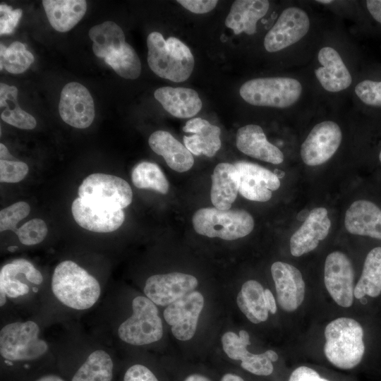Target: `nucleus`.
I'll return each instance as SVG.
<instances>
[{"label":"nucleus","mask_w":381,"mask_h":381,"mask_svg":"<svg viewBox=\"0 0 381 381\" xmlns=\"http://www.w3.org/2000/svg\"><path fill=\"white\" fill-rule=\"evenodd\" d=\"M52 290L59 301L75 310L90 308L101 294L98 281L71 260L62 261L55 267Z\"/></svg>","instance_id":"1"},{"label":"nucleus","mask_w":381,"mask_h":381,"mask_svg":"<svg viewBox=\"0 0 381 381\" xmlns=\"http://www.w3.org/2000/svg\"><path fill=\"white\" fill-rule=\"evenodd\" d=\"M147 63L158 76L173 82L186 80L191 75L195 60L190 49L181 40L170 37L167 40L158 32L147 39Z\"/></svg>","instance_id":"2"},{"label":"nucleus","mask_w":381,"mask_h":381,"mask_svg":"<svg viewBox=\"0 0 381 381\" xmlns=\"http://www.w3.org/2000/svg\"><path fill=\"white\" fill-rule=\"evenodd\" d=\"M324 352L328 361L341 369H351L361 361L365 345L361 325L355 320L339 318L325 327Z\"/></svg>","instance_id":"3"},{"label":"nucleus","mask_w":381,"mask_h":381,"mask_svg":"<svg viewBox=\"0 0 381 381\" xmlns=\"http://www.w3.org/2000/svg\"><path fill=\"white\" fill-rule=\"evenodd\" d=\"M195 231L210 238L218 237L232 241L249 234L254 227L251 214L243 210H222L203 207L197 210L192 219Z\"/></svg>","instance_id":"4"},{"label":"nucleus","mask_w":381,"mask_h":381,"mask_svg":"<svg viewBox=\"0 0 381 381\" xmlns=\"http://www.w3.org/2000/svg\"><path fill=\"white\" fill-rule=\"evenodd\" d=\"M239 92L246 102L254 106L286 108L298 100L302 85L292 78H258L245 82Z\"/></svg>","instance_id":"5"},{"label":"nucleus","mask_w":381,"mask_h":381,"mask_svg":"<svg viewBox=\"0 0 381 381\" xmlns=\"http://www.w3.org/2000/svg\"><path fill=\"white\" fill-rule=\"evenodd\" d=\"M38 325L32 320L14 322L0 331V353L11 361H31L42 356L49 349L40 339Z\"/></svg>","instance_id":"6"},{"label":"nucleus","mask_w":381,"mask_h":381,"mask_svg":"<svg viewBox=\"0 0 381 381\" xmlns=\"http://www.w3.org/2000/svg\"><path fill=\"white\" fill-rule=\"evenodd\" d=\"M133 313L118 328V335L124 342L141 346L161 339L163 326L159 311L147 296H136L132 302Z\"/></svg>","instance_id":"7"},{"label":"nucleus","mask_w":381,"mask_h":381,"mask_svg":"<svg viewBox=\"0 0 381 381\" xmlns=\"http://www.w3.org/2000/svg\"><path fill=\"white\" fill-rule=\"evenodd\" d=\"M78 193L80 198L90 205L114 210H123L133 199L132 189L124 179L102 173L86 177Z\"/></svg>","instance_id":"8"},{"label":"nucleus","mask_w":381,"mask_h":381,"mask_svg":"<svg viewBox=\"0 0 381 381\" xmlns=\"http://www.w3.org/2000/svg\"><path fill=\"white\" fill-rule=\"evenodd\" d=\"M308 14L298 7L285 8L264 38V47L269 52L282 50L301 40L308 32Z\"/></svg>","instance_id":"9"},{"label":"nucleus","mask_w":381,"mask_h":381,"mask_svg":"<svg viewBox=\"0 0 381 381\" xmlns=\"http://www.w3.org/2000/svg\"><path fill=\"white\" fill-rule=\"evenodd\" d=\"M342 139L340 127L332 121L316 124L301 147V157L308 166L320 165L329 160L339 148Z\"/></svg>","instance_id":"10"},{"label":"nucleus","mask_w":381,"mask_h":381,"mask_svg":"<svg viewBox=\"0 0 381 381\" xmlns=\"http://www.w3.org/2000/svg\"><path fill=\"white\" fill-rule=\"evenodd\" d=\"M353 269L343 253H329L325 263V284L332 299L340 306H351L354 296Z\"/></svg>","instance_id":"11"},{"label":"nucleus","mask_w":381,"mask_h":381,"mask_svg":"<svg viewBox=\"0 0 381 381\" xmlns=\"http://www.w3.org/2000/svg\"><path fill=\"white\" fill-rule=\"evenodd\" d=\"M203 306V296L197 291L167 306L164 318L171 326L172 334L177 339L187 341L194 336Z\"/></svg>","instance_id":"12"},{"label":"nucleus","mask_w":381,"mask_h":381,"mask_svg":"<svg viewBox=\"0 0 381 381\" xmlns=\"http://www.w3.org/2000/svg\"><path fill=\"white\" fill-rule=\"evenodd\" d=\"M59 110L63 121L77 128H87L95 118L94 102L90 92L76 82L69 83L63 87Z\"/></svg>","instance_id":"13"},{"label":"nucleus","mask_w":381,"mask_h":381,"mask_svg":"<svg viewBox=\"0 0 381 381\" xmlns=\"http://www.w3.org/2000/svg\"><path fill=\"white\" fill-rule=\"evenodd\" d=\"M198 284V279L188 274H155L146 280L144 293L155 304L167 306L193 291Z\"/></svg>","instance_id":"14"},{"label":"nucleus","mask_w":381,"mask_h":381,"mask_svg":"<svg viewBox=\"0 0 381 381\" xmlns=\"http://www.w3.org/2000/svg\"><path fill=\"white\" fill-rule=\"evenodd\" d=\"M240 175V194L245 198L258 202L268 201L272 190H277L280 181L274 172L248 162H236Z\"/></svg>","instance_id":"15"},{"label":"nucleus","mask_w":381,"mask_h":381,"mask_svg":"<svg viewBox=\"0 0 381 381\" xmlns=\"http://www.w3.org/2000/svg\"><path fill=\"white\" fill-rule=\"evenodd\" d=\"M277 301L285 311L296 310L305 296V282L301 272L294 266L284 262H275L271 266Z\"/></svg>","instance_id":"16"},{"label":"nucleus","mask_w":381,"mask_h":381,"mask_svg":"<svg viewBox=\"0 0 381 381\" xmlns=\"http://www.w3.org/2000/svg\"><path fill=\"white\" fill-rule=\"evenodd\" d=\"M330 226L327 210L322 207L313 209L303 224L291 237V255L299 257L316 248L319 242L328 235Z\"/></svg>","instance_id":"17"},{"label":"nucleus","mask_w":381,"mask_h":381,"mask_svg":"<svg viewBox=\"0 0 381 381\" xmlns=\"http://www.w3.org/2000/svg\"><path fill=\"white\" fill-rule=\"evenodd\" d=\"M71 212L76 223L91 231L109 233L119 229L124 222L123 210H114L90 205L81 198L74 200Z\"/></svg>","instance_id":"18"},{"label":"nucleus","mask_w":381,"mask_h":381,"mask_svg":"<svg viewBox=\"0 0 381 381\" xmlns=\"http://www.w3.org/2000/svg\"><path fill=\"white\" fill-rule=\"evenodd\" d=\"M318 59L321 66L315 70V74L325 90L337 92L351 85V75L341 56L334 48H322L318 52Z\"/></svg>","instance_id":"19"},{"label":"nucleus","mask_w":381,"mask_h":381,"mask_svg":"<svg viewBox=\"0 0 381 381\" xmlns=\"http://www.w3.org/2000/svg\"><path fill=\"white\" fill-rule=\"evenodd\" d=\"M236 145L241 152L253 158L274 164L284 161L282 152L267 140L260 126L249 124L238 128Z\"/></svg>","instance_id":"20"},{"label":"nucleus","mask_w":381,"mask_h":381,"mask_svg":"<svg viewBox=\"0 0 381 381\" xmlns=\"http://www.w3.org/2000/svg\"><path fill=\"white\" fill-rule=\"evenodd\" d=\"M344 225L351 234L381 240V210L369 200L354 201L346 212Z\"/></svg>","instance_id":"21"},{"label":"nucleus","mask_w":381,"mask_h":381,"mask_svg":"<svg viewBox=\"0 0 381 381\" xmlns=\"http://www.w3.org/2000/svg\"><path fill=\"white\" fill-rule=\"evenodd\" d=\"M186 133L193 135L183 136L184 145L193 155L214 156L221 147L220 128L201 118L188 121L183 128Z\"/></svg>","instance_id":"22"},{"label":"nucleus","mask_w":381,"mask_h":381,"mask_svg":"<svg viewBox=\"0 0 381 381\" xmlns=\"http://www.w3.org/2000/svg\"><path fill=\"white\" fill-rule=\"evenodd\" d=\"M154 95L167 112L177 118L192 117L202 108L198 92L190 88L162 87L155 90Z\"/></svg>","instance_id":"23"},{"label":"nucleus","mask_w":381,"mask_h":381,"mask_svg":"<svg viewBox=\"0 0 381 381\" xmlns=\"http://www.w3.org/2000/svg\"><path fill=\"white\" fill-rule=\"evenodd\" d=\"M148 143L151 149L162 156L167 165L176 171H187L194 164L192 153L167 131L154 132L150 136Z\"/></svg>","instance_id":"24"},{"label":"nucleus","mask_w":381,"mask_h":381,"mask_svg":"<svg viewBox=\"0 0 381 381\" xmlns=\"http://www.w3.org/2000/svg\"><path fill=\"white\" fill-rule=\"evenodd\" d=\"M240 175L229 163L218 164L212 176L210 198L213 205L222 210H230L239 190Z\"/></svg>","instance_id":"25"},{"label":"nucleus","mask_w":381,"mask_h":381,"mask_svg":"<svg viewBox=\"0 0 381 381\" xmlns=\"http://www.w3.org/2000/svg\"><path fill=\"white\" fill-rule=\"evenodd\" d=\"M270 2L267 0H236L226 18L225 25L235 35L245 32L253 35L257 23L267 13Z\"/></svg>","instance_id":"26"},{"label":"nucleus","mask_w":381,"mask_h":381,"mask_svg":"<svg viewBox=\"0 0 381 381\" xmlns=\"http://www.w3.org/2000/svg\"><path fill=\"white\" fill-rule=\"evenodd\" d=\"M42 5L49 23L59 32L72 29L87 10L84 0H44Z\"/></svg>","instance_id":"27"},{"label":"nucleus","mask_w":381,"mask_h":381,"mask_svg":"<svg viewBox=\"0 0 381 381\" xmlns=\"http://www.w3.org/2000/svg\"><path fill=\"white\" fill-rule=\"evenodd\" d=\"M265 289L255 280L246 282L238 294L236 302L241 311L253 323L265 321L268 318L266 307Z\"/></svg>","instance_id":"28"},{"label":"nucleus","mask_w":381,"mask_h":381,"mask_svg":"<svg viewBox=\"0 0 381 381\" xmlns=\"http://www.w3.org/2000/svg\"><path fill=\"white\" fill-rule=\"evenodd\" d=\"M18 89L15 86L0 84L1 119L16 128L33 129L37 124L35 119L23 110L17 102Z\"/></svg>","instance_id":"29"},{"label":"nucleus","mask_w":381,"mask_h":381,"mask_svg":"<svg viewBox=\"0 0 381 381\" xmlns=\"http://www.w3.org/2000/svg\"><path fill=\"white\" fill-rule=\"evenodd\" d=\"M89 37L92 41L95 54L104 59L120 50L126 43L122 29L112 21L93 26L89 30Z\"/></svg>","instance_id":"30"},{"label":"nucleus","mask_w":381,"mask_h":381,"mask_svg":"<svg viewBox=\"0 0 381 381\" xmlns=\"http://www.w3.org/2000/svg\"><path fill=\"white\" fill-rule=\"evenodd\" d=\"M381 293V247L372 249L367 255L361 276L354 288V296L377 297Z\"/></svg>","instance_id":"31"},{"label":"nucleus","mask_w":381,"mask_h":381,"mask_svg":"<svg viewBox=\"0 0 381 381\" xmlns=\"http://www.w3.org/2000/svg\"><path fill=\"white\" fill-rule=\"evenodd\" d=\"M114 364L104 350L92 352L76 371L71 381H111Z\"/></svg>","instance_id":"32"},{"label":"nucleus","mask_w":381,"mask_h":381,"mask_svg":"<svg viewBox=\"0 0 381 381\" xmlns=\"http://www.w3.org/2000/svg\"><path fill=\"white\" fill-rule=\"evenodd\" d=\"M131 179L138 188L152 189L162 194L169 190V182L159 167L152 162H142L133 169Z\"/></svg>","instance_id":"33"},{"label":"nucleus","mask_w":381,"mask_h":381,"mask_svg":"<svg viewBox=\"0 0 381 381\" xmlns=\"http://www.w3.org/2000/svg\"><path fill=\"white\" fill-rule=\"evenodd\" d=\"M104 60L122 78L133 80L140 75V59L134 49L126 42L120 50L112 53Z\"/></svg>","instance_id":"34"},{"label":"nucleus","mask_w":381,"mask_h":381,"mask_svg":"<svg viewBox=\"0 0 381 381\" xmlns=\"http://www.w3.org/2000/svg\"><path fill=\"white\" fill-rule=\"evenodd\" d=\"M34 56L24 44L14 42L9 47L0 44V68L13 74L25 72L34 62Z\"/></svg>","instance_id":"35"},{"label":"nucleus","mask_w":381,"mask_h":381,"mask_svg":"<svg viewBox=\"0 0 381 381\" xmlns=\"http://www.w3.org/2000/svg\"><path fill=\"white\" fill-rule=\"evenodd\" d=\"M20 267L16 260L4 265L0 271V306L6 302L7 297L15 298L30 291L28 284L19 278Z\"/></svg>","instance_id":"36"},{"label":"nucleus","mask_w":381,"mask_h":381,"mask_svg":"<svg viewBox=\"0 0 381 381\" xmlns=\"http://www.w3.org/2000/svg\"><path fill=\"white\" fill-rule=\"evenodd\" d=\"M223 350L229 358L242 361L250 352L247 346L250 344V337L246 330L239 331L238 335L233 332H227L222 337Z\"/></svg>","instance_id":"37"},{"label":"nucleus","mask_w":381,"mask_h":381,"mask_svg":"<svg viewBox=\"0 0 381 381\" xmlns=\"http://www.w3.org/2000/svg\"><path fill=\"white\" fill-rule=\"evenodd\" d=\"M46 223L41 219H32L27 222L16 234L21 243L25 246H33L41 243L47 234Z\"/></svg>","instance_id":"38"},{"label":"nucleus","mask_w":381,"mask_h":381,"mask_svg":"<svg viewBox=\"0 0 381 381\" xmlns=\"http://www.w3.org/2000/svg\"><path fill=\"white\" fill-rule=\"evenodd\" d=\"M30 212V207L28 203L19 201L0 212V231H4L11 230L15 233L17 231L18 223L25 218Z\"/></svg>","instance_id":"39"},{"label":"nucleus","mask_w":381,"mask_h":381,"mask_svg":"<svg viewBox=\"0 0 381 381\" xmlns=\"http://www.w3.org/2000/svg\"><path fill=\"white\" fill-rule=\"evenodd\" d=\"M355 93L364 104L381 107V81L363 80L356 85Z\"/></svg>","instance_id":"40"},{"label":"nucleus","mask_w":381,"mask_h":381,"mask_svg":"<svg viewBox=\"0 0 381 381\" xmlns=\"http://www.w3.org/2000/svg\"><path fill=\"white\" fill-rule=\"evenodd\" d=\"M28 166L20 161L0 160V181L18 183L28 174Z\"/></svg>","instance_id":"41"},{"label":"nucleus","mask_w":381,"mask_h":381,"mask_svg":"<svg viewBox=\"0 0 381 381\" xmlns=\"http://www.w3.org/2000/svg\"><path fill=\"white\" fill-rule=\"evenodd\" d=\"M241 366L246 370L257 375H269L273 372V365L265 353H250L241 361Z\"/></svg>","instance_id":"42"},{"label":"nucleus","mask_w":381,"mask_h":381,"mask_svg":"<svg viewBox=\"0 0 381 381\" xmlns=\"http://www.w3.org/2000/svg\"><path fill=\"white\" fill-rule=\"evenodd\" d=\"M22 16V10L13 9L11 6L1 4L0 5V34L10 35L13 32L15 28Z\"/></svg>","instance_id":"43"},{"label":"nucleus","mask_w":381,"mask_h":381,"mask_svg":"<svg viewBox=\"0 0 381 381\" xmlns=\"http://www.w3.org/2000/svg\"><path fill=\"white\" fill-rule=\"evenodd\" d=\"M123 381H158L154 373L146 366L135 364L126 372Z\"/></svg>","instance_id":"44"},{"label":"nucleus","mask_w":381,"mask_h":381,"mask_svg":"<svg viewBox=\"0 0 381 381\" xmlns=\"http://www.w3.org/2000/svg\"><path fill=\"white\" fill-rule=\"evenodd\" d=\"M183 8L192 13L202 14L211 11L217 6V0H178Z\"/></svg>","instance_id":"45"},{"label":"nucleus","mask_w":381,"mask_h":381,"mask_svg":"<svg viewBox=\"0 0 381 381\" xmlns=\"http://www.w3.org/2000/svg\"><path fill=\"white\" fill-rule=\"evenodd\" d=\"M289 381H329L322 377L313 369L306 366H300L291 374Z\"/></svg>","instance_id":"46"},{"label":"nucleus","mask_w":381,"mask_h":381,"mask_svg":"<svg viewBox=\"0 0 381 381\" xmlns=\"http://www.w3.org/2000/svg\"><path fill=\"white\" fill-rule=\"evenodd\" d=\"M366 6L373 18L381 24V0H368Z\"/></svg>","instance_id":"47"},{"label":"nucleus","mask_w":381,"mask_h":381,"mask_svg":"<svg viewBox=\"0 0 381 381\" xmlns=\"http://www.w3.org/2000/svg\"><path fill=\"white\" fill-rule=\"evenodd\" d=\"M265 295V301L266 307L269 312H270L272 314H274L277 312V306L274 297L271 292V291L268 289H265L264 291Z\"/></svg>","instance_id":"48"},{"label":"nucleus","mask_w":381,"mask_h":381,"mask_svg":"<svg viewBox=\"0 0 381 381\" xmlns=\"http://www.w3.org/2000/svg\"><path fill=\"white\" fill-rule=\"evenodd\" d=\"M184 381H211L208 377L200 375V374H192L188 376Z\"/></svg>","instance_id":"49"},{"label":"nucleus","mask_w":381,"mask_h":381,"mask_svg":"<svg viewBox=\"0 0 381 381\" xmlns=\"http://www.w3.org/2000/svg\"><path fill=\"white\" fill-rule=\"evenodd\" d=\"M221 381H244L240 376L232 374L226 373L221 379Z\"/></svg>","instance_id":"50"},{"label":"nucleus","mask_w":381,"mask_h":381,"mask_svg":"<svg viewBox=\"0 0 381 381\" xmlns=\"http://www.w3.org/2000/svg\"><path fill=\"white\" fill-rule=\"evenodd\" d=\"M35 381H65L61 377L56 375H47L40 377Z\"/></svg>","instance_id":"51"},{"label":"nucleus","mask_w":381,"mask_h":381,"mask_svg":"<svg viewBox=\"0 0 381 381\" xmlns=\"http://www.w3.org/2000/svg\"><path fill=\"white\" fill-rule=\"evenodd\" d=\"M0 154L1 159L8 160V158H11V155L9 154L7 147L3 144H0Z\"/></svg>","instance_id":"52"},{"label":"nucleus","mask_w":381,"mask_h":381,"mask_svg":"<svg viewBox=\"0 0 381 381\" xmlns=\"http://www.w3.org/2000/svg\"><path fill=\"white\" fill-rule=\"evenodd\" d=\"M267 358L271 361V362H275L278 359V355L277 353L272 351V350H267L265 352Z\"/></svg>","instance_id":"53"},{"label":"nucleus","mask_w":381,"mask_h":381,"mask_svg":"<svg viewBox=\"0 0 381 381\" xmlns=\"http://www.w3.org/2000/svg\"><path fill=\"white\" fill-rule=\"evenodd\" d=\"M309 214L310 212L307 209L303 210L300 212H298L296 216V219L299 221L304 222L309 215Z\"/></svg>","instance_id":"54"},{"label":"nucleus","mask_w":381,"mask_h":381,"mask_svg":"<svg viewBox=\"0 0 381 381\" xmlns=\"http://www.w3.org/2000/svg\"><path fill=\"white\" fill-rule=\"evenodd\" d=\"M274 174L277 176L278 179L282 178L285 174L284 171H279L278 169L274 170Z\"/></svg>","instance_id":"55"},{"label":"nucleus","mask_w":381,"mask_h":381,"mask_svg":"<svg viewBox=\"0 0 381 381\" xmlns=\"http://www.w3.org/2000/svg\"><path fill=\"white\" fill-rule=\"evenodd\" d=\"M317 2L321 3V4H329V3L333 2V1H332V0H319V1H317Z\"/></svg>","instance_id":"56"},{"label":"nucleus","mask_w":381,"mask_h":381,"mask_svg":"<svg viewBox=\"0 0 381 381\" xmlns=\"http://www.w3.org/2000/svg\"><path fill=\"white\" fill-rule=\"evenodd\" d=\"M379 159H380V161L381 162V152H380V155H379Z\"/></svg>","instance_id":"57"}]
</instances>
